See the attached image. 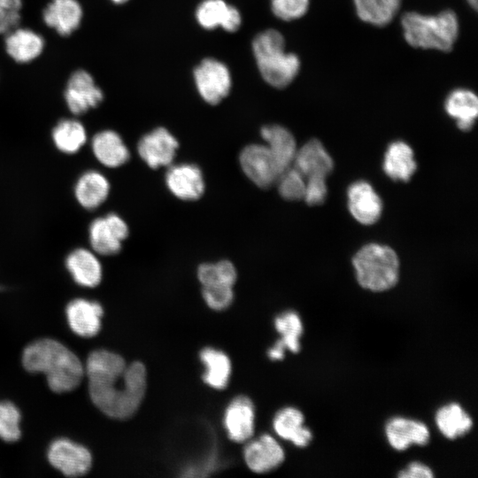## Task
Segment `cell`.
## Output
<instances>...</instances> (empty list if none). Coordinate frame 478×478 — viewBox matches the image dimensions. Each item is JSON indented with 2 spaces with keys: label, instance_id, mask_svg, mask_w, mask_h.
Here are the masks:
<instances>
[{
  "label": "cell",
  "instance_id": "2e32d148",
  "mask_svg": "<svg viewBox=\"0 0 478 478\" xmlns=\"http://www.w3.org/2000/svg\"><path fill=\"white\" fill-rule=\"evenodd\" d=\"M83 10L78 0H51L42 11V20L61 36H68L81 25Z\"/></svg>",
  "mask_w": 478,
  "mask_h": 478
},
{
  "label": "cell",
  "instance_id": "b9f144b4",
  "mask_svg": "<svg viewBox=\"0 0 478 478\" xmlns=\"http://www.w3.org/2000/svg\"><path fill=\"white\" fill-rule=\"evenodd\" d=\"M241 24L242 16L239 10L233 5H230L227 16L221 28L227 32L233 33L239 29Z\"/></svg>",
  "mask_w": 478,
  "mask_h": 478
},
{
  "label": "cell",
  "instance_id": "74e56055",
  "mask_svg": "<svg viewBox=\"0 0 478 478\" xmlns=\"http://www.w3.org/2000/svg\"><path fill=\"white\" fill-rule=\"evenodd\" d=\"M203 297L209 307L220 311L231 305L234 292L231 286H203Z\"/></svg>",
  "mask_w": 478,
  "mask_h": 478
},
{
  "label": "cell",
  "instance_id": "f6af8a7d",
  "mask_svg": "<svg viewBox=\"0 0 478 478\" xmlns=\"http://www.w3.org/2000/svg\"><path fill=\"white\" fill-rule=\"evenodd\" d=\"M111 1L116 4H126L129 0H111Z\"/></svg>",
  "mask_w": 478,
  "mask_h": 478
},
{
  "label": "cell",
  "instance_id": "603a6c76",
  "mask_svg": "<svg viewBox=\"0 0 478 478\" xmlns=\"http://www.w3.org/2000/svg\"><path fill=\"white\" fill-rule=\"evenodd\" d=\"M96 158L107 167H119L128 161L129 150L121 136L113 130H102L91 141Z\"/></svg>",
  "mask_w": 478,
  "mask_h": 478
},
{
  "label": "cell",
  "instance_id": "f546056e",
  "mask_svg": "<svg viewBox=\"0 0 478 478\" xmlns=\"http://www.w3.org/2000/svg\"><path fill=\"white\" fill-rule=\"evenodd\" d=\"M57 149L66 154L78 152L87 141V133L83 124L75 119H62L51 132Z\"/></svg>",
  "mask_w": 478,
  "mask_h": 478
},
{
  "label": "cell",
  "instance_id": "4316f807",
  "mask_svg": "<svg viewBox=\"0 0 478 478\" xmlns=\"http://www.w3.org/2000/svg\"><path fill=\"white\" fill-rule=\"evenodd\" d=\"M304 415L298 409L285 407L275 414L273 426L280 437L297 447H305L311 442L312 434L304 426Z\"/></svg>",
  "mask_w": 478,
  "mask_h": 478
},
{
  "label": "cell",
  "instance_id": "8992f818",
  "mask_svg": "<svg viewBox=\"0 0 478 478\" xmlns=\"http://www.w3.org/2000/svg\"><path fill=\"white\" fill-rule=\"evenodd\" d=\"M263 80L270 86L283 89L289 86L300 70V59L285 46L277 47L254 56Z\"/></svg>",
  "mask_w": 478,
  "mask_h": 478
},
{
  "label": "cell",
  "instance_id": "836d02e7",
  "mask_svg": "<svg viewBox=\"0 0 478 478\" xmlns=\"http://www.w3.org/2000/svg\"><path fill=\"white\" fill-rule=\"evenodd\" d=\"M231 4L224 0H204L196 10V19L206 30L222 27Z\"/></svg>",
  "mask_w": 478,
  "mask_h": 478
},
{
  "label": "cell",
  "instance_id": "4dcf8cb0",
  "mask_svg": "<svg viewBox=\"0 0 478 478\" xmlns=\"http://www.w3.org/2000/svg\"><path fill=\"white\" fill-rule=\"evenodd\" d=\"M436 423L440 432L449 439L464 436L473 426L471 417L457 403H451L438 409Z\"/></svg>",
  "mask_w": 478,
  "mask_h": 478
},
{
  "label": "cell",
  "instance_id": "ac0fdd59",
  "mask_svg": "<svg viewBox=\"0 0 478 478\" xmlns=\"http://www.w3.org/2000/svg\"><path fill=\"white\" fill-rule=\"evenodd\" d=\"M5 35V51L17 63H29L36 59L44 50L43 37L30 28L16 27Z\"/></svg>",
  "mask_w": 478,
  "mask_h": 478
},
{
  "label": "cell",
  "instance_id": "d6986e66",
  "mask_svg": "<svg viewBox=\"0 0 478 478\" xmlns=\"http://www.w3.org/2000/svg\"><path fill=\"white\" fill-rule=\"evenodd\" d=\"M293 163L294 167L305 179L310 177L327 178L334 168L332 158L317 139L308 141L299 150H297Z\"/></svg>",
  "mask_w": 478,
  "mask_h": 478
},
{
  "label": "cell",
  "instance_id": "7bdbcfd3",
  "mask_svg": "<svg viewBox=\"0 0 478 478\" xmlns=\"http://www.w3.org/2000/svg\"><path fill=\"white\" fill-rule=\"evenodd\" d=\"M284 344L278 340L275 344L268 350L267 355L272 360H280L284 357Z\"/></svg>",
  "mask_w": 478,
  "mask_h": 478
},
{
  "label": "cell",
  "instance_id": "e0dca14e",
  "mask_svg": "<svg viewBox=\"0 0 478 478\" xmlns=\"http://www.w3.org/2000/svg\"><path fill=\"white\" fill-rule=\"evenodd\" d=\"M254 406L244 396L235 397L224 414V426L228 437L237 443L247 441L254 430Z\"/></svg>",
  "mask_w": 478,
  "mask_h": 478
},
{
  "label": "cell",
  "instance_id": "3957f363",
  "mask_svg": "<svg viewBox=\"0 0 478 478\" xmlns=\"http://www.w3.org/2000/svg\"><path fill=\"white\" fill-rule=\"evenodd\" d=\"M405 40L414 48L450 51L459 36V22L451 10L436 15L405 12L401 19Z\"/></svg>",
  "mask_w": 478,
  "mask_h": 478
},
{
  "label": "cell",
  "instance_id": "9c48e42d",
  "mask_svg": "<svg viewBox=\"0 0 478 478\" xmlns=\"http://www.w3.org/2000/svg\"><path fill=\"white\" fill-rule=\"evenodd\" d=\"M239 163L245 175L258 187L266 189L281 173L273 155L264 144H249L243 149Z\"/></svg>",
  "mask_w": 478,
  "mask_h": 478
},
{
  "label": "cell",
  "instance_id": "30bf717a",
  "mask_svg": "<svg viewBox=\"0 0 478 478\" xmlns=\"http://www.w3.org/2000/svg\"><path fill=\"white\" fill-rule=\"evenodd\" d=\"M64 98L73 115H81L97 107L104 100V93L88 71L79 69L70 75Z\"/></svg>",
  "mask_w": 478,
  "mask_h": 478
},
{
  "label": "cell",
  "instance_id": "4fadbf2b",
  "mask_svg": "<svg viewBox=\"0 0 478 478\" xmlns=\"http://www.w3.org/2000/svg\"><path fill=\"white\" fill-rule=\"evenodd\" d=\"M103 306L96 301L74 298L66 307V316L71 330L81 337H93L102 326Z\"/></svg>",
  "mask_w": 478,
  "mask_h": 478
},
{
  "label": "cell",
  "instance_id": "7402d4cb",
  "mask_svg": "<svg viewBox=\"0 0 478 478\" xmlns=\"http://www.w3.org/2000/svg\"><path fill=\"white\" fill-rule=\"evenodd\" d=\"M260 135L281 173L290 167L297 150L291 132L281 125L274 124L264 126Z\"/></svg>",
  "mask_w": 478,
  "mask_h": 478
},
{
  "label": "cell",
  "instance_id": "60d3db41",
  "mask_svg": "<svg viewBox=\"0 0 478 478\" xmlns=\"http://www.w3.org/2000/svg\"><path fill=\"white\" fill-rule=\"evenodd\" d=\"M397 476L399 478H432L434 474L432 470L420 462H412L408 466L401 470Z\"/></svg>",
  "mask_w": 478,
  "mask_h": 478
},
{
  "label": "cell",
  "instance_id": "277c9868",
  "mask_svg": "<svg viewBox=\"0 0 478 478\" xmlns=\"http://www.w3.org/2000/svg\"><path fill=\"white\" fill-rule=\"evenodd\" d=\"M352 265L358 282L366 289L385 291L393 288L398 281V257L388 245H364L354 255Z\"/></svg>",
  "mask_w": 478,
  "mask_h": 478
},
{
  "label": "cell",
  "instance_id": "1f68e13d",
  "mask_svg": "<svg viewBox=\"0 0 478 478\" xmlns=\"http://www.w3.org/2000/svg\"><path fill=\"white\" fill-rule=\"evenodd\" d=\"M197 277L203 286H233L237 278L236 269L228 260L204 263L197 269Z\"/></svg>",
  "mask_w": 478,
  "mask_h": 478
},
{
  "label": "cell",
  "instance_id": "52a82bcc",
  "mask_svg": "<svg viewBox=\"0 0 478 478\" xmlns=\"http://www.w3.org/2000/svg\"><path fill=\"white\" fill-rule=\"evenodd\" d=\"M47 459L54 468L69 477L86 474L92 465L90 451L66 437L56 438L50 443Z\"/></svg>",
  "mask_w": 478,
  "mask_h": 478
},
{
  "label": "cell",
  "instance_id": "6da1fadb",
  "mask_svg": "<svg viewBox=\"0 0 478 478\" xmlns=\"http://www.w3.org/2000/svg\"><path fill=\"white\" fill-rule=\"evenodd\" d=\"M85 373L89 397L104 414L125 420L135 413L146 389V369L143 363L127 365L113 351L95 350L87 358Z\"/></svg>",
  "mask_w": 478,
  "mask_h": 478
},
{
  "label": "cell",
  "instance_id": "d6a6232c",
  "mask_svg": "<svg viewBox=\"0 0 478 478\" xmlns=\"http://www.w3.org/2000/svg\"><path fill=\"white\" fill-rule=\"evenodd\" d=\"M274 327L281 335L280 341L292 352H297L300 350L299 338L303 333V325L299 315L288 311L274 320Z\"/></svg>",
  "mask_w": 478,
  "mask_h": 478
},
{
  "label": "cell",
  "instance_id": "ab89813d",
  "mask_svg": "<svg viewBox=\"0 0 478 478\" xmlns=\"http://www.w3.org/2000/svg\"><path fill=\"white\" fill-rule=\"evenodd\" d=\"M305 180V191L303 199H305L309 205H319L323 204L328 194L326 178L310 177Z\"/></svg>",
  "mask_w": 478,
  "mask_h": 478
},
{
  "label": "cell",
  "instance_id": "7c38bea8",
  "mask_svg": "<svg viewBox=\"0 0 478 478\" xmlns=\"http://www.w3.org/2000/svg\"><path fill=\"white\" fill-rule=\"evenodd\" d=\"M348 209L352 217L363 225L374 224L381 217L382 203L370 183L358 181L347 190Z\"/></svg>",
  "mask_w": 478,
  "mask_h": 478
},
{
  "label": "cell",
  "instance_id": "ffe728a7",
  "mask_svg": "<svg viewBox=\"0 0 478 478\" xmlns=\"http://www.w3.org/2000/svg\"><path fill=\"white\" fill-rule=\"evenodd\" d=\"M385 432L389 443L397 451L412 444L425 445L429 440L428 428L423 422L403 417L389 420Z\"/></svg>",
  "mask_w": 478,
  "mask_h": 478
},
{
  "label": "cell",
  "instance_id": "83f0119b",
  "mask_svg": "<svg viewBox=\"0 0 478 478\" xmlns=\"http://www.w3.org/2000/svg\"><path fill=\"white\" fill-rule=\"evenodd\" d=\"M200 359L206 368L203 375L204 382L217 389L227 387L231 374L228 357L221 351L206 347L200 351Z\"/></svg>",
  "mask_w": 478,
  "mask_h": 478
},
{
  "label": "cell",
  "instance_id": "f1b7e54d",
  "mask_svg": "<svg viewBox=\"0 0 478 478\" xmlns=\"http://www.w3.org/2000/svg\"><path fill=\"white\" fill-rule=\"evenodd\" d=\"M402 0H353L358 17L366 23L384 27L391 22Z\"/></svg>",
  "mask_w": 478,
  "mask_h": 478
},
{
  "label": "cell",
  "instance_id": "ee69618b",
  "mask_svg": "<svg viewBox=\"0 0 478 478\" xmlns=\"http://www.w3.org/2000/svg\"><path fill=\"white\" fill-rule=\"evenodd\" d=\"M466 2L474 11L477 9V0H466Z\"/></svg>",
  "mask_w": 478,
  "mask_h": 478
},
{
  "label": "cell",
  "instance_id": "44dd1931",
  "mask_svg": "<svg viewBox=\"0 0 478 478\" xmlns=\"http://www.w3.org/2000/svg\"><path fill=\"white\" fill-rule=\"evenodd\" d=\"M65 264L73 280L81 287L94 288L102 280V265L89 250L84 248L73 250L66 256Z\"/></svg>",
  "mask_w": 478,
  "mask_h": 478
},
{
  "label": "cell",
  "instance_id": "cb8c5ba5",
  "mask_svg": "<svg viewBox=\"0 0 478 478\" xmlns=\"http://www.w3.org/2000/svg\"><path fill=\"white\" fill-rule=\"evenodd\" d=\"M444 110L460 130L469 131L478 115V98L470 89H456L447 96Z\"/></svg>",
  "mask_w": 478,
  "mask_h": 478
},
{
  "label": "cell",
  "instance_id": "9a60e30c",
  "mask_svg": "<svg viewBox=\"0 0 478 478\" xmlns=\"http://www.w3.org/2000/svg\"><path fill=\"white\" fill-rule=\"evenodd\" d=\"M243 456L248 467L256 473H266L278 467L285 457L281 446L269 435H262L249 442Z\"/></svg>",
  "mask_w": 478,
  "mask_h": 478
},
{
  "label": "cell",
  "instance_id": "5bb4252c",
  "mask_svg": "<svg viewBox=\"0 0 478 478\" xmlns=\"http://www.w3.org/2000/svg\"><path fill=\"white\" fill-rule=\"evenodd\" d=\"M166 184L173 196L185 201L198 199L204 190L202 171L192 164H179L169 167L166 174Z\"/></svg>",
  "mask_w": 478,
  "mask_h": 478
},
{
  "label": "cell",
  "instance_id": "8fae6325",
  "mask_svg": "<svg viewBox=\"0 0 478 478\" xmlns=\"http://www.w3.org/2000/svg\"><path fill=\"white\" fill-rule=\"evenodd\" d=\"M178 147L176 138L166 128L157 127L139 140L137 151L150 167L158 168L171 165Z\"/></svg>",
  "mask_w": 478,
  "mask_h": 478
},
{
  "label": "cell",
  "instance_id": "484cf974",
  "mask_svg": "<svg viewBox=\"0 0 478 478\" xmlns=\"http://www.w3.org/2000/svg\"><path fill=\"white\" fill-rule=\"evenodd\" d=\"M382 168L391 180L408 181L417 169L412 149L402 141L391 143L386 150Z\"/></svg>",
  "mask_w": 478,
  "mask_h": 478
},
{
  "label": "cell",
  "instance_id": "d4e9b609",
  "mask_svg": "<svg viewBox=\"0 0 478 478\" xmlns=\"http://www.w3.org/2000/svg\"><path fill=\"white\" fill-rule=\"evenodd\" d=\"M110 192V183L100 172L89 170L82 173L74 186V195L78 203L87 210L100 206Z\"/></svg>",
  "mask_w": 478,
  "mask_h": 478
},
{
  "label": "cell",
  "instance_id": "7a4b0ae2",
  "mask_svg": "<svg viewBox=\"0 0 478 478\" xmlns=\"http://www.w3.org/2000/svg\"><path fill=\"white\" fill-rule=\"evenodd\" d=\"M21 362L27 372L43 374L49 388L56 393L76 389L85 373L78 356L52 338H40L28 343L22 351Z\"/></svg>",
  "mask_w": 478,
  "mask_h": 478
},
{
  "label": "cell",
  "instance_id": "d590c367",
  "mask_svg": "<svg viewBox=\"0 0 478 478\" xmlns=\"http://www.w3.org/2000/svg\"><path fill=\"white\" fill-rule=\"evenodd\" d=\"M276 182L279 194L285 200L297 201L304 198L306 181L296 167L290 166L283 171Z\"/></svg>",
  "mask_w": 478,
  "mask_h": 478
},
{
  "label": "cell",
  "instance_id": "e575fe53",
  "mask_svg": "<svg viewBox=\"0 0 478 478\" xmlns=\"http://www.w3.org/2000/svg\"><path fill=\"white\" fill-rule=\"evenodd\" d=\"M19 409L11 401H0V439L7 443L18 441L21 436Z\"/></svg>",
  "mask_w": 478,
  "mask_h": 478
},
{
  "label": "cell",
  "instance_id": "ba28073f",
  "mask_svg": "<svg viewBox=\"0 0 478 478\" xmlns=\"http://www.w3.org/2000/svg\"><path fill=\"white\" fill-rule=\"evenodd\" d=\"M128 235V227L116 213H108L91 221L89 239L93 251L103 256L115 255Z\"/></svg>",
  "mask_w": 478,
  "mask_h": 478
},
{
  "label": "cell",
  "instance_id": "f35d334b",
  "mask_svg": "<svg viewBox=\"0 0 478 478\" xmlns=\"http://www.w3.org/2000/svg\"><path fill=\"white\" fill-rule=\"evenodd\" d=\"M21 8L22 0H0V35L18 27Z\"/></svg>",
  "mask_w": 478,
  "mask_h": 478
},
{
  "label": "cell",
  "instance_id": "bcb514c9",
  "mask_svg": "<svg viewBox=\"0 0 478 478\" xmlns=\"http://www.w3.org/2000/svg\"><path fill=\"white\" fill-rule=\"evenodd\" d=\"M4 289V288L2 285H0V291H2Z\"/></svg>",
  "mask_w": 478,
  "mask_h": 478
},
{
  "label": "cell",
  "instance_id": "8d00e7d4",
  "mask_svg": "<svg viewBox=\"0 0 478 478\" xmlns=\"http://www.w3.org/2000/svg\"><path fill=\"white\" fill-rule=\"evenodd\" d=\"M309 4L310 0H271L270 6L276 18L290 21L303 17L308 11Z\"/></svg>",
  "mask_w": 478,
  "mask_h": 478
},
{
  "label": "cell",
  "instance_id": "5b68a950",
  "mask_svg": "<svg viewBox=\"0 0 478 478\" xmlns=\"http://www.w3.org/2000/svg\"><path fill=\"white\" fill-rule=\"evenodd\" d=\"M194 81L199 96L209 104L220 103L230 92L231 73L222 61L206 58L194 69Z\"/></svg>",
  "mask_w": 478,
  "mask_h": 478
}]
</instances>
